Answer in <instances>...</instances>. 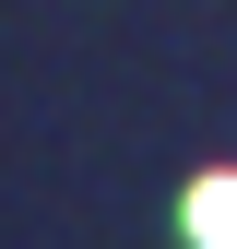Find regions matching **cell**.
Here are the masks:
<instances>
[{
	"label": "cell",
	"instance_id": "obj_1",
	"mask_svg": "<svg viewBox=\"0 0 237 249\" xmlns=\"http://www.w3.org/2000/svg\"><path fill=\"white\" fill-rule=\"evenodd\" d=\"M178 226H190V249H237V178H202L178 202Z\"/></svg>",
	"mask_w": 237,
	"mask_h": 249
}]
</instances>
